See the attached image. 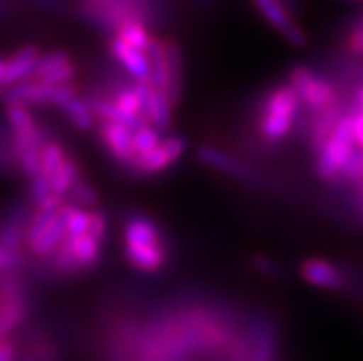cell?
Returning a JSON list of instances; mask_svg holds the SVG:
<instances>
[{
	"mask_svg": "<svg viewBox=\"0 0 363 361\" xmlns=\"http://www.w3.org/2000/svg\"><path fill=\"white\" fill-rule=\"evenodd\" d=\"M122 233L124 256L133 270L144 274H155L166 267L170 245L153 218L143 212H133L125 218Z\"/></svg>",
	"mask_w": 363,
	"mask_h": 361,
	"instance_id": "obj_1",
	"label": "cell"
},
{
	"mask_svg": "<svg viewBox=\"0 0 363 361\" xmlns=\"http://www.w3.org/2000/svg\"><path fill=\"white\" fill-rule=\"evenodd\" d=\"M303 111V101L290 83L269 89L257 109L258 135L267 144L286 140L297 128Z\"/></svg>",
	"mask_w": 363,
	"mask_h": 361,
	"instance_id": "obj_2",
	"label": "cell"
},
{
	"mask_svg": "<svg viewBox=\"0 0 363 361\" xmlns=\"http://www.w3.org/2000/svg\"><path fill=\"white\" fill-rule=\"evenodd\" d=\"M354 148L356 138L354 129H352V116H350V113H345V116L340 120L327 144L315 155V174H318V177L325 183H337L341 177V170H343Z\"/></svg>",
	"mask_w": 363,
	"mask_h": 361,
	"instance_id": "obj_3",
	"label": "cell"
},
{
	"mask_svg": "<svg viewBox=\"0 0 363 361\" xmlns=\"http://www.w3.org/2000/svg\"><path fill=\"white\" fill-rule=\"evenodd\" d=\"M78 94V87L72 83L67 85H50L37 78H28L6 89L2 101L9 104H24V106H52L63 107L70 98Z\"/></svg>",
	"mask_w": 363,
	"mask_h": 361,
	"instance_id": "obj_4",
	"label": "cell"
},
{
	"mask_svg": "<svg viewBox=\"0 0 363 361\" xmlns=\"http://www.w3.org/2000/svg\"><path fill=\"white\" fill-rule=\"evenodd\" d=\"M288 82L297 91L304 111L310 115L327 109L337 101L336 87L332 85L330 79L318 74L310 67H304V65L291 67Z\"/></svg>",
	"mask_w": 363,
	"mask_h": 361,
	"instance_id": "obj_5",
	"label": "cell"
},
{
	"mask_svg": "<svg viewBox=\"0 0 363 361\" xmlns=\"http://www.w3.org/2000/svg\"><path fill=\"white\" fill-rule=\"evenodd\" d=\"M184 150H186V142H184L183 137H179V135L166 137L147 155L138 157L133 166L129 168V172L137 175V177H150V175L162 174L183 157Z\"/></svg>",
	"mask_w": 363,
	"mask_h": 361,
	"instance_id": "obj_6",
	"label": "cell"
},
{
	"mask_svg": "<svg viewBox=\"0 0 363 361\" xmlns=\"http://www.w3.org/2000/svg\"><path fill=\"white\" fill-rule=\"evenodd\" d=\"M260 17L266 21L277 32L281 33L284 41L290 43L295 48H304L308 45V35L299 24L295 23L294 15L288 11L282 0H251Z\"/></svg>",
	"mask_w": 363,
	"mask_h": 361,
	"instance_id": "obj_7",
	"label": "cell"
},
{
	"mask_svg": "<svg viewBox=\"0 0 363 361\" xmlns=\"http://www.w3.org/2000/svg\"><path fill=\"white\" fill-rule=\"evenodd\" d=\"M196 157H198L203 166L214 170L218 174L230 175V177L244 181V183L258 184L260 179H262V175L258 174V170L245 165L244 160H240L238 157L230 155V153L220 150V148L199 146L198 151H196Z\"/></svg>",
	"mask_w": 363,
	"mask_h": 361,
	"instance_id": "obj_8",
	"label": "cell"
},
{
	"mask_svg": "<svg viewBox=\"0 0 363 361\" xmlns=\"http://www.w3.org/2000/svg\"><path fill=\"white\" fill-rule=\"evenodd\" d=\"M6 116L13 131L15 151L30 150V148H43L46 138L43 128L37 123L30 107L24 104H9L6 109Z\"/></svg>",
	"mask_w": 363,
	"mask_h": 361,
	"instance_id": "obj_9",
	"label": "cell"
},
{
	"mask_svg": "<svg viewBox=\"0 0 363 361\" xmlns=\"http://www.w3.org/2000/svg\"><path fill=\"white\" fill-rule=\"evenodd\" d=\"M98 138L115 162L131 168L137 160L133 146V129L120 122H100Z\"/></svg>",
	"mask_w": 363,
	"mask_h": 361,
	"instance_id": "obj_10",
	"label": "cell"
},
{
	"mask_svg": "<svg viewBox=\"0 0 363 361\" xmlns=\"http://www.w3.org/2000/svg\"><path fill=\"white\" fill-rule=\"evenodd\" d=\"M301 279L323 291H341L347 286L345 273L325 258H306L299 264Z\"/></svg>",
	"mask_w": 363,
	"mask_h": 361,
	"instance_id": "obj_11",
	"label": "cell"
},
{
	"mask_svg": "<svg viewBox=\"0 0 363 361\" xmlns=\"http://www.w3.org/2000/svg\"><path fill=\"white\" fill-rule=\"evenodd\" d=\"M109 54L133 82H152V65L147 52L137 50L115 35L109 43Z\"/></svg>",
	"mask_w": 363,
	"mask_h": 361,
	"instance_id": "obj_12",
	"label": "cell"
},
{
	"mask_svg": "<svg viewBox=\"0 0 363 361\" xmlns=\"http://www.w3.org/2000/svg\"><path fill=\"white\" fill-rule=\"evenodd\" d=\"M343 116H345V111L341 109L340 101L332 104L330 107L319 111V113H313L312 118L308 120V128H306L308 150L313 157L318 155L323 146L327 144V140Z\"/></svg>",
	"mask_w": 363,
	"mask_h": 361,
	"instance_id": "obj_13",
	"label": "cell"
},
{
	"mask_svg": "<svg viewBox=\"0 0 363 361\" xmlns=\"http://www.w3.org/2000/svg\"><path fill=\"white\" fill-rule=\"evenodd\" d=\"M41 54H39V48L33 45L23 46L18 48L11 57H8V63H6V74L4 79L0 83V87L8 89L15 83H21L28 78H33V72H35L37 61H39Z\"/></svg>",
	"mask_w": 363,
	"mask_h": 361,
	"instance_id": "obj_14",
	"label": "cell"
},
{
	"mask_svg": "<svg viewBox=\"0 0 363 361\" xmlns=\"http://www.w3.org/2000/svg\"><path fill=\"white\" fill-rule=\"evenodd\" d=\"M175 106L172 104L168 94L159 87H155L153 83H150L146 92V101H144V118L164 133L172 126V109Z\"/></svg>",
	"mask_w": 363,
	"mask_h": 361,
	"instance_id": "obj_15",
	"label": "cell"
},
{
	"mask_svg": "<svg viewBox=\"0 0 363 361\" xmlns=\"http://www.w3.org/2000/svg\"><path fill=\"white\" fill-rule=\"evenodd\" d=\"M65 240L70 245V251H72L74 258L78 262L82 273L96 267L101 258V251H104L101 249L104 247L101 240L92 236L91 233H85L82 236H65Z\"/></svg>",
	"mask_w": 363,
	"mask_h": 361,
	"instance_id": "obj_16",
	"label": "cell"
},
{
	"mask_svg": "<svg viewBox=\"0 0 363 361\" xmlns=\"http://www.w3.org/2000/svg\"><path fill=\"white\" fill-rule=\"evenodd\" d=\"M147 57H150V65H152V83L168 94V91H170V72H168L166 39L153 37L152 45L147 48Z\"/></svg>",
	"mask_w": 363,
	"mask_h": 361,
	"instance_id": "obj_17",
	"label": "cell"
},
{
	"mask_svg": "<svg viewBox=\"0 0 363 361\" xmlns=\"http://www.w3.org/2000/svg\"><path fill=\"white\" fill-rule=\"evenodd\" d=\"M65 236H67V220H65V211L61 209L60 214L55 216L54 221L48 225V229L39 236V240L30 249H32V252L35 256L50 258L55 252V249L63 243Z\"/></svg>",
	"mask_w": 363,
	"mask_h": 361,
	"instance_id": "obj_18",
	"label": "cell"
},
{
	"mask_svg": "<svg viewBox=\"0 0 363 361\" xmlns=\"http://www.w3.org/2000/svg\"><path fill=\"white\" fill-rule=\"evenodd\" d=\"M166 48H168V72H170L168 98L174 106H179L183 96V50L175 39H166Z\"/></svg>",
	"mask_w": 363,
	"mask_h": 361,
	"instance_id": "obj_19",
	"label": "cell"
},
{
	"mask_svg": "<svg viewBox=\"0 0 363 361\" xmlns=\"http://www.w3.org/2000/svg\"><path fill=\"white\" fill-rule=\"evenodd\" d=\"M115 35L128 43L129 46H133L137 50L147 52L150 45H152L153 37L147 33L146 26L140 21V17H129L115 28Z\"/></svg>",
	"mask_w": 363,
	"mask_h": 361,
	"instance_id": "obj_20",
	"label": "cell"
},
{
	"mask_svg": "<svg viewBox=\"0 0 363 361\" xmlns=\"http://www.w3.org/2000/svg\"><path fill=\"white\" fill-rule=\"evenodd\" d=\"M24 302L17 291H9L0 302V339L8 335L24 319Z\"/></svg>",
	"mask_w": 363,
	"mask_h": 361,
	"instance_id": "obj_21",
	"label": "cell"
},
{
	"mask_svg": "<svg viewBox=\"0 0 363 361\" xmlns=\"http://www.w3.org/2000/svg\"><path fill=\"white\" fill-rule=\"evenodd\" d=\"M61 111L65 113V116L69 118V122L72 123L74 128L78 129V131H92L94 129V123H96V116L92 113L91 106H89V101L82 96L70 98Z\"/></svg>",
	"mask_w": 363,
	"mask_h": 361,
	"instance_id": "obj_22",
	"label": "cell"
},
{
	"mask_svg": "<svg viewBox=\"0 0 363 361\" xmlns=\"http://www.w3.org/2000/svg\"><path fill=\"white\" fill-rule=\"evenodd\" d=\"M78 175H79L78 160L74 159L72 155H69L67 159L63 160V165L55 170V174L52 175V179H50L52 192L57 194V196H61V197H65L67 194L70 192L72 183L76 181V177H78Z\"/></svg>",
	"mask_w": 363,
	"mask_h": 361,
	"instance_id": "obj_23",
	"label": "cell"
},
{
	"mask_svg": "<svg viewBox=\"0 0 363 361\" xmlns=\"http://www.w3.org/2000/svg\"><path fill=\"white\" fill-rule=\"evenodd\" d=\"M162 131L157 129L155 126H152L150 122L140 123L137 129L133 131V146H135V155L144 157L147 155L150 151L155 150L159 144L162 142Z\"/></svg>",
	"mask_w": 363,
	"mask_h": 361,
	"instance_id": "obj_24",
	"label": "cell"
},
{
	"mask_svg": "<svg viewBox=\"0 0 363 361\" xmlns=\"http://www.w3.org/2000/svg\"><path fill=\"white\" fill-rule=\"evenodd\" d=\"M65 220H67V236H82L91 231L92 212L82 205H65Z\"/></svg>",
	"mask_w": 363,
	"mask_h": 361,
	"instance_id": "obj_25",
	"label": "cell"
},
{
	"mask_svg": "<svg viewBox=\"0 0 363 361\" xmlns=\"http://www.w3.org/2000/svg\"><path fill=\"white\" fill-rule=\"evenodd\" d=\"M69 157V153L63 150L60 142L55 140H46L43 144L41 150V170L45 177L50 181L52 175L55 174V170L63 165V160Z\"/></svg>",
	"mask_w": 363,
	"mask_h": 361,
	"instance_id": "obj_26",
	"label": "cell"
},
{
	"mask_svg": "<svg viewBox=\"0 0 363 361\" xmlns=\"http://www.w3.org/2000/svg\"><path fill=\"white\" fill-rule=\"evenodd\" d=\"M340 181L352 187H363V148L356 146L341 170Z\"/></svg>",
	"mask_w": 363,
	"mask_h": 361,
	"instance_id": "obj_27",
	"label": "cell"
},
{
	"mask_svg": "<svg viewBox=\"0 0 363 361\" xmlns=\"http://www.w3.org/2000/svg\"><path fill=\"white\" fill-rule=\"evenodd\" d=\"M70 197H72L76 205H82L85 209H96L98 205V194L94 190L87 179L83 177L82 174L76 177V181L72 183V188H70Z\"/></svg>",
	"mask_w": 363,
	"mask_h": 361,
	"instance_id": "obj_28",
	"label": "cell"
},
{
	"mask_svg": "<svg viewBox=\"0 0 363 361\" xmlns=\"http://www.w3.org/2000/svg\"><path fill=\"white\" fill-rule=\"evenodd\" d=\"M26 229L28 225L21 220H11L2 225L0 229V243H4L9 249L21 251L23 242H26Z\"/></svg>",
	"mask_w": 363,
	"mask_h": 361,
	"instance_id": "obj_29",
	"label": "cell"
},
{
	"mask_svg": "<svg viewBox=\"0 0 363 361\" xmlns=\"http://www.w3.org/2000/svg\"><path fill=\"white\" fill-rule=\"evenodd\" d=\"M72 63L70 60V55L63 50H54V52H48V54H43L37 61V67H35V72H33V78L41 79L45 78L46 74H50L52 70L55 69H61L65 65Z\"/></svg>",
	"mask_w": 363,
	"mask_h": 361,
	"instance_id": "obj_30",
	"label": "cell"
},
{
	"mask_svg": "<svg viewBox=\"0 0 363 361\" xmlns=\"http://www.w3.org/2000/svg\"><path fill=\"white\" fill-rule=\"evenodd\" d=\"M251 267H253L257 273H260L262 277H267V279H275L282 280L286 279V271L281 264H277L273 258L264 255H255L251 258Z\"/></svg>",
	"mask_w": 363,
	"mask_h": 361,
	"instance_id": "obj_31",
	"label": "cell"
},
{
	"mask_svg": "<svg viewBox=\"0 0 363 361\" xmlns=\"http://www.w3.org/2000/svg\"><path fill=\"white\" fill-rule=\"evenodd\" d=\"M347 50L356 57H363V13L350 26L347 35Z\"/></svg>",
	"mask_w": 363,
	"mask_h": 361,
	"instance_id": "obj_32",
	"label": "cell"
},
{
	"mask_svg": "<svg viewBox=\"0 0 363 361\" xmlns=\"http://www.w3.org/2000/svg\"><path fill=\"white\" fill-rule=\"evenodd\" d=\"M54 192H52L50 181L45 177V174H39L37 177L30 179V196H32V201L35 205H41Z\"/></svg>",
	"mask_w": 363,
	"mask_h": 361,
	"instance_id": "obj_33",
	"label": "cell"
},
{
	"mask_svg": "<svg viewBox=\"0 0 363 361\" xmlns=\"http://www.w3.org/2000/svg\"><path fill=\"white\" fill-rule=\"evenodd\" d=\"M21 264H23V255H21V251L9 249L4 243H0V273H8V271L17 270V267H21Z\"/></svg>",
	"mask_w": 363,
	"mask_h": 361,
	"instance_id": "obj_34",
	"label": "cell"
},
{
	"mask_svg": "<svg viewBox=\"0 0 363 361\" xmlns=\"http://www.w3.org/2000/svg\"><path fill=\"white\" fill-rule=\"evenodd\" d=\"M89 233L92 236H96L98 240L101 242H106L107 234H109V220H107V216L104 214L101 211H92V218H91V231Z\"/></svg>",
	"mask_w": 363,
	"mask_h": 361,
	"instance_id": "obj_35",
	"label": "cell"
},
{
	"mask_svg": "<svg viewBox=\"0 0 363 361\" xmlns=\"http://www.w3.org/2000/svg\"><path fill=\"white\" fill-rule=\"evenodd\" d=\"M350 116H352V129H354V138L356 146L363 148V107H359L358 104L349 109Z\"/></svg>",
	"mask_w": 363,
	"mask_h": 361,
	"instance_id": "obj_36",
	"label": "cell"
},
{
	"mask_svg": "<svg viewBox=\"0 0 363 361\" xmlns=\"http://www.w3.org/2000/svg\"><path fill=\"white\" fill-rule=\"evenodd\" d=\"M15 360V348L13 345L2 339L0 341V361H13Z\"/></svg>",
	"mask_w": 363,
	"mask_h": 361,
	"instance_id": "obj_37",
	"label": "cell"
},
{
	"mask_svg": "<svg viewBox=\"0 0 363 361\" xmlns=\"http://www.w3.org/2000/svg\"><path fill=\"white\" fill-rule=\"evenodd\" d=\"M282 4L288 8V11H290L291 15L301 13V9H303V6H301V0H282Z\"/></svg>",
	"mask_w": 363,
	"mask_h": 361,
	"instance_id": "obj_38",
	"label": "cell"
},
{
	"mask_svg": "<svg viewBox=\"0 0 363 361\" xmlns=\"http://www.w3.org/2000/svg\"><path fill=\"white\" fill-rule=\"evenodd\" d=\"M33 4L41 6L45 9H57L60 8V0H30Z\"/></svg>",
	"mask_w": 363,
	"mask_h": 361,
	"instance_id": "obj_39",
	"label": "cell"
},
{
	"mask_svg": "<svg viewBox=\"0 0 363 361\" xmlns=\"http://www.w3.org/2000/svg\"><path fill=\"white\" fill-rule=\"evenodd\" d=\"M354 104H358L359 107H363V85H359L354 92Z\"/></svg>",
	"mask_w": 363,
	"mask_h": 361,
	"instance_id": "obj_40",
	"label": "cell"
},
{
	"mask_svg": "<svg viewBox=\"0 0 363 361\" xmlns=\"http://www.w3.org/2000/svg\"><path fill=\"white\" fill-rule=\"evenodd\" d=\"M6 63H8V60H4V57H0V83H2V79H4Z\"/></svg>",
	"mask_w": 363,
	"mask_h": 361,
	"instance_id": "obj_41",
	"label": "cell"
},
{
	"mask_svg": "<svg viewBox=\"0 0 363 361\" xmlns=\"http://www.w3.org/2000/svg\"><path fill=\"white\" fill-rule=\"evenodd\" d=\"M352 2H363V0H352Z\"/></svg>",
	"mask_w": 363,
	"mask_h": 361,
	"instance_id": "obj_42",
	"label": "cell"
},
{
	"mask_svg": "<svg viewBox=\"0 0 363 361\" xmlns=\"http://www.w3.org/2000/svg\"><path fill=\"white\" fill-rule=\"evenodd\" d=\"M0 341H2V339H0Z\"/></svg>",
	"mask_w": 363,
	"mask_h": 361,
	"instance_id": "obj_43",
	"label": "cell"
}]
</instances>
